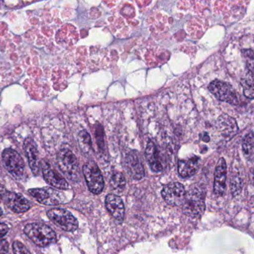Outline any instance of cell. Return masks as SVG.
Masks as SVG:
<instances>
[{"instance_id": "obj_7", "label": "cell", "mask_w": 254, "mask_h": 254, "mask_svg": "<svg viewBox=\"0 0 254 254\" xmlns=\"http://www.w3.org/2000/svg\"><path fill=\"white\" fill-rule=\"evenodd\" d=\"M2 160L7 170L17 178H21L24 173L25 163L23 158L15 150L8 148L2 152Z\"/></svg>"}, {"instance_id": "obj_12", "label": "cell", "mask_w": 254, "mask_h": 254, "mask_svg": "<svg viewBox=\"0 0 254 254\" xmlns=\"http://www.w3.org/2000/svg\"><path fill=\"white\" fill-rule=\"evenodd\" d=\"M2 200L11 210L17 213L26 212L31 208L30 202L26 197L17 193L7 191Z\"/></svg>"}, {"instance_id": "obj_18", "label": "cell", "mask_w": 254, "mask_h": 254, "mask_svg": "<svg viewBox=\"0 0 254 254\" xmlns=\"http://www.w3.org/2000/svg\"><path fill=\"white\" fill-rule=\"evenodd\" d=\"M199 158L191 157L187 160H181L178 162V173L183 178L193 176L198 169Z\"/></svg>"}, {"instance_id": "obj_22", "label": "cell", "mask_w": 254, "mask_h": 254, "mask_svg": "<svg viewBox=\"0 0 254 254\" xmlns=\"http://www.w3.org/2000/svg\"><path fill=\"white\" fill-rule=\"evenodd\" d=\"M78 141L81 148L90 150L92 148V141L90 135L86 130H82L78 134Z\"/></svg>"}, {"instance_id": "obj_14", "label": "cell", "mask_w": 254, "mask_h": 254, "mask_svg": "<svg viewBox=\"0 0 254 254\" xmlns=\"http://www.w3.org/2000/svg\"><path fill=\"white\" fill-rule=\"evenodd\" d=\"M105 205L110 213L119 223L123 222L125 217V206L120 196L114 194L107 195Z\"/></svg>"}, {"instance_id": "obj_10", "label": "cell", "mask_w": 254, "mask_h": 254, "mask_svg": "<svg viewBox=\"0 0 254 254\" xmlns=\"http://www.w3.org/2000/svg\"><path fill=\"white\" fill-rule=\"evenodd\" d=\"M41 167L42 168L44 179L52 187L59 190H67L69 188V184L66 179L53 169L50 163L44 160L41 163Z\"/></svg>"}, {"instance_id": "obj_16", "label": "cell", "mask_w": 254, "mask_h": 254, "mask_svg": "<svg viewBox=\"0 0 254 254\" xmlns=\"http://www.w3.org/2000/svg\"><path fill=\"white\" fill-rule=\"evenodd\" d=\"M218 128L223 137L227 140L236 136L239 130L236 120L226 114L221 115L218 119Z\"/></svg>"}, {"instance_id": "obj_21", "label": "cell", "mask_w": 254, "mask_h": 254, "mask_svg": "<svg viewBox=\"0 0 254 254\" xmlns=\"http://www.w3.org/2000/svg\"><path fill=\"white\" fill-rule=\"evenodd\" d=\"M111 185L116 191H121L126 187V179L123 174L115 172L111 176Z\"/></svg>"}, {"instance_id": "obj_6", "label": "cell", "mask_w": 254, "mask_h": 254, "mask_svg": "<svg viewBox=\"0 0 254 254\" xmlns=\"http://www.w3.org/2000/svg\"><path fill=\"white\" fill-rule=\"evenodd\" d=\"M47 216L58 227L66 232H73L78 227V221L72 213L66 209H52L47 212Z\"/></svg>"}, {"instance_id": "obj_11", "label": "cell", "mask_w": 254, "mask_h": 254, "mask_svg": "<svg viewBox=\"0 0 254 254\" xmlns=\"http://www.w3.org/2000/svg\"><path fill=\"white\" fill-rule=\"evenodd\" d=\"M125 165L127 173L135 180H140L145 175L143 166L137 151H131L126 156Z\"/></svg>"}, {"instance_id": "obj_3", "label": "cell", "mask_w": 254, "mask_h": 254, "mask_svg": "<svg viewBox=\"0 0 254 254\" xmlns=\"http://www.w3.org/2000/svg\"><path fill=\"white\" fill-rule=\"evenodd\" d=\"M57 160L61 171L68 179L73 181H78L80 179L78 160L70 150H61L58 154Z\"/></svg>"}, {"instance_id": "obj_26", "label": "cell", "mask_w": 254, "mask_h": 254, "mask_svg": "<svg viewBox=\"0 0 254 254\" xmlns=\"http://www.w3.org/2000/svg\"><path fill=\"white\" fill-rule=\"evenodd\" d=\"M8 251H9V245L8 241L5 239L0 240V254H8Z\"/></svg>"}, {"instance_id": "obj_23", "label": "cell", "mask_w": 254, "mask_h": 254, "mask_svg": "<svg viewBox=\"0 0 254 254\" xmlns=\"http://www.w3.org/2000/svg\"><path fill=\"white\" fill-rule=\"evenodd\" d=\"M244 57L246 59L247 68H248V72H253L254 73V52L252 50H242Z\"/></svg>"}, {"instance_id": "obj_5", "label": "cell", "mask_w": 254, "mask_h": 254, "mask_svg": "<svg viewBox=\"0 0 254 254\" xmlns=\"http://www.w3.org/2000/svg\"><path fill=\"white\" fill-rule=\"evenodd\" d=\"M83 174L90 191L93 194H100L103 191L105 182L97 164L93 161L87 162L83 166Z\"/></svg>"}, {"instance_id": "obj_20", "label": "cell", "mask_w": 254, "mask_h": 254, "mask_svg": "<svg viewBox=\"0 0 254 254\" xmlns=\"http://www.w3.org/2000/svg\"><path fill=\"white\" fill-rule=\"evenodd\" d=\"M254 133L251 131L248 133L242 140V151L245 157L250 160H252L254 157Z\"/></svg>"}, {"instance_id": "obj_1", "label": "cell", "mask_w": 254, "mask_h": 254, "mask_svg": "<svg viewBox=\"0 0 254 254\" xmlns=\"http://www.w3.org/2000/svg\"><path fill=\"white\" fill-rule=\"evenodd\" d=\"M205 195L206 191L201 187L191 188L186 194L183 203V210L187 216L198 218L203 215L205 210Z\"/></svg>"}, {"instance_id": "obj_17", "label": "cell", "mask_w": 254, "mask_h": 254, "mask_svg": "<svg viewBox=\"0 0 254 254\" xmlns=\"http://www.w3.org/2000/svg\"><path fill=\"white\" fill-rule=\"evenodd\" d=\"M145 157L151 170L154 172H160L163 171V166L159 157L158 151L155 144L152 141H149L147 144L145 149Z\"/></svg>"}, {"instance_id": "obj_13", "label": "cell", "mask_w": 254, "mask_h": 254, "mask_svg": "<svg viewBox=\"0 0 254 254\" xmlns=\"http://www.w3.org/2000/svg\"><path fill=\"white\" fill-rule=\"evenodd\" d=\"M227 180V164L224 158H221L217 163L214 179V193L217 196H222L225 192Z\"/></svg>"}, {"instance_id": "obj_4", "label": "cell", "mask_w": 254, "mask_h": 254, "mask_svg": "<svg viewBox=\"0 0 254 254\" xmlns=\"http://www.w3.org/2000/svg\"><path fill=\"white\" fill-rule=\"evenodd\" d=\"M208 89L217 99L221 102H225L233 105L239 104V94L229 83L220 80H214L208 86Z\"/></svg>"}, {"instance_id": "obj_15", "label": "cell", "mask_w": 254, "mask_h": 254, "mask_svg": "<svg viewBox=\"0 0 254 254\" xmlns=\"http://www.w3.org/2000/svg\"><path fill=\"white\" fill-rule=\"evenodd\" d=\"M24 149L32 172L35 175H38L41 169L39 153L36 144L32 138H27L25 140Z\"/></svg>"}, {"instance_id": "obj_8", "label": "cell", "mask_w": 254, "mask_h": 254, "mask_svg": "<svg viewBox=\"0 0 254 254\" xmlns=\"http://www.w3.org/2000/svg\"><path fill=\"white\" fill-rule=\"evenodd\" d=\"M32 197L44 205H59L64 203V197L63 193L55 189L37 188L29 190Z\"/></svg>"}, {"instance_id": "obj_27", "label": "cell", "mask_w": 254, "mask_h": 254, "mask_svg": "<svg viewBox=\"0 0 254 254\" xmlns=\"http://www.w3.org/2000/svg\"><path fill=\"white\" fill-rule=\"evenodd\" d=\"M9 227L5 223H0V239L3 237L5 234L8 232Z\"/></svg>"}, {"instance_id": "obj_29", "label": "cell", "mask_w": 254, "mask_h": 254, "mask_svg": "<svg viewBox=\"0 0 254 254\" xmlns=\"http://www.w3.org/2000/svg\"><path fill=\"white\" fill-rule=\"evenodd\" d=\"M2 215V209H1V208H0V216H1V215Z\"/></svg>"}, {"instance_id": "obj_2", "label": "cell", "mask_w": 254, "mask_h": 254, "mask_svg": "<svg viewBox=\"0 0 254 254\" xmlns=\"http://www.w3.org/2000/svg\"><path fill=\"white\" fill-rule=\"evenodd\" d=\"M24 233L34 243L40 247L48 246L56 241V233L54 230L41 223L28 224L25 227Z\"/></svg>"}, {"instance_id": "obj_24", "label": "cell", "mask_w": 254, "mask_h": 254, "mask_svg": "<svg viewBox=\"0 0 254 254\" xmlns=\"http://www.w3.org/2000/svg\"><path fill=\"white\" fill-rule=\"evenodd\" d=\"M13 251L14 254H32L22 242L15 241L13 243Z\"/></svg>"}, {"instance_id": "obj_25", "label": "cell", "mask_w": 254, "mask_h": 254, "mask_svg": "<svg viewBox=\"0 0 254 254\" xmlns=\"http://www.w3.org/2000/svg\"><path fill=\"white\" fill-rule=\"evenodd\" d=\"M96 136L98 145H99V148H103V147L105 146V142H104V132L103 128H102L100 125L96 126Z\"/></svg>"}, {"instance_id": "obj_28", "label": "cell", "mask_w": 254, "mask_h": 254, "mask_svg": "<svg viewBox=\"0 0 254 254\" xmlns=\"http://www.w3.org/2000/svg\"><path fill=\"white\" fill-rule=\"evenodd\" d=\"M7 190L3 187L0 186V201L3 199L4 195L6 193Z\"/></svg>"}, {"instance_id": "obj_9", "label": "cell", "mask_w": 254, "mask_h": 254, "mask_svg": "<svg viewBox=\"0 0 254 254\" xmlns=\"http://www.w3.org/2000/svg\"><path fill=\"white\" fill-rule=\"evenodd\" d=\"M186 190L183 184L178 182L170 183L163 187L162 196L168 204L179 206L184 203L186 197Z\"/></svg>"}, {"instance_id": "obj_19", "label": "cell", "mask_w": 254, "mask_h": 254, "mask_svg": "<svg viewBox=\"0 0 254 254\" xmlns=\"http://www.w3.org/2000/svg\"><path fill=\"white\" fill-rule=\"evenodd\" d=\"M241 84L243 88L245 96L248 99H254V73L248 72L246 76L241 80Z\"/></svg>"}]
</instances>
